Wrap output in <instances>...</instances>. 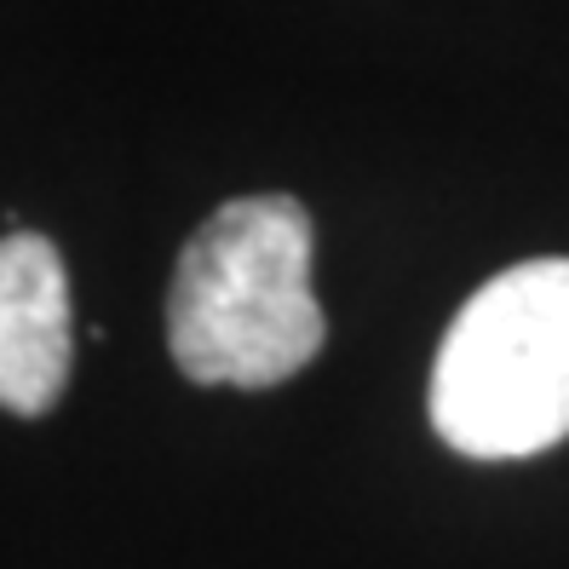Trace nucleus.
<instances>
[{
    "label": "nucleus",
    "instance_id": "nucleus-3",
    "mask_svg": "<svg viewBox=\"0 0 569 569\" xmlns=\"http://www.w3.org/2000/svg\"><path fill=\"white\" fill-rule=\"evenodd\" d=\"M70 380V277L36 230L0 237V409L47 415Z\"/></svg>",
    "mask_w": 569,
    "mask_h": 569
},
{
    "label": "nucleus",
    "instance_id": "nucleus-1",
    "mask_svg": "<svg viewBox=\"0 0 569 569\" xmlns=\"http://www.w3.org/2000/svg\"><path fill=\"white\" fill-rule=\"evenodd\" d=\"M311 242V213L293 196H242L196 230L167 293V346L184 380L264 391L322 351Z\"/></svg>",
    "mask_w": 569,
    "mask_h": 569
},
{
    "label": "nucleus",
    "instance_id": "nucleus-2",
    "mask_svg": "<svg viewBox=\"0 0 569 569\" xmlns=\"http://www.w3.org/2000/svg\"><path fill=\"white\" fill-rule=\"evenodd\" d=\"M431 426L466 460L569 438V259H523L460 306L431 368Z\"/></svg>",
    "mask_w": 569,
    "mask_h": 569
}]
</instances>
